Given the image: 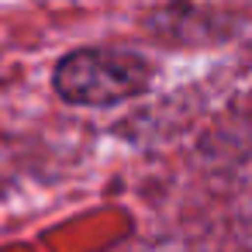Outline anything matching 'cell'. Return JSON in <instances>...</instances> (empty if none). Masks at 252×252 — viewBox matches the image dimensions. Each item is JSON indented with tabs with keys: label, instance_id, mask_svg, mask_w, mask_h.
I'll return each mask as SVG.
<instances>
[{
	"label": "cell",
	"instance_id": "1",
	"mask_svg": "<svg viewBox=\"0 0 252 252\" xmlns=\"http://www.w3.org/2000/svg\"><path fill=\"white\" fill-rule=\"evenodd\" d=\"M152 80L149 63L128 49H76L56 63L52 87L66 104L76 107H111L138 97Z\"/></svg>",
	"mask_w": 252,
	"mask_h": 252
}]
</instances>
